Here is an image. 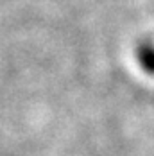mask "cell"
<instances>
[{
    "label": "cell",
    "instance_id": "1",
    "mask_svg": "<svg viewBox=\"0 0 154 156\" xmlns=\"http://www.w3.org/2000/svg\"><path fill=\"white\" fill-rule=\"evenodd\" d=\"M142 63L143 68L154 74V48H143L142 50Z\"/></svg>",
    "mask_w": 154,
    "mask_h": 156
}]
</instances>
